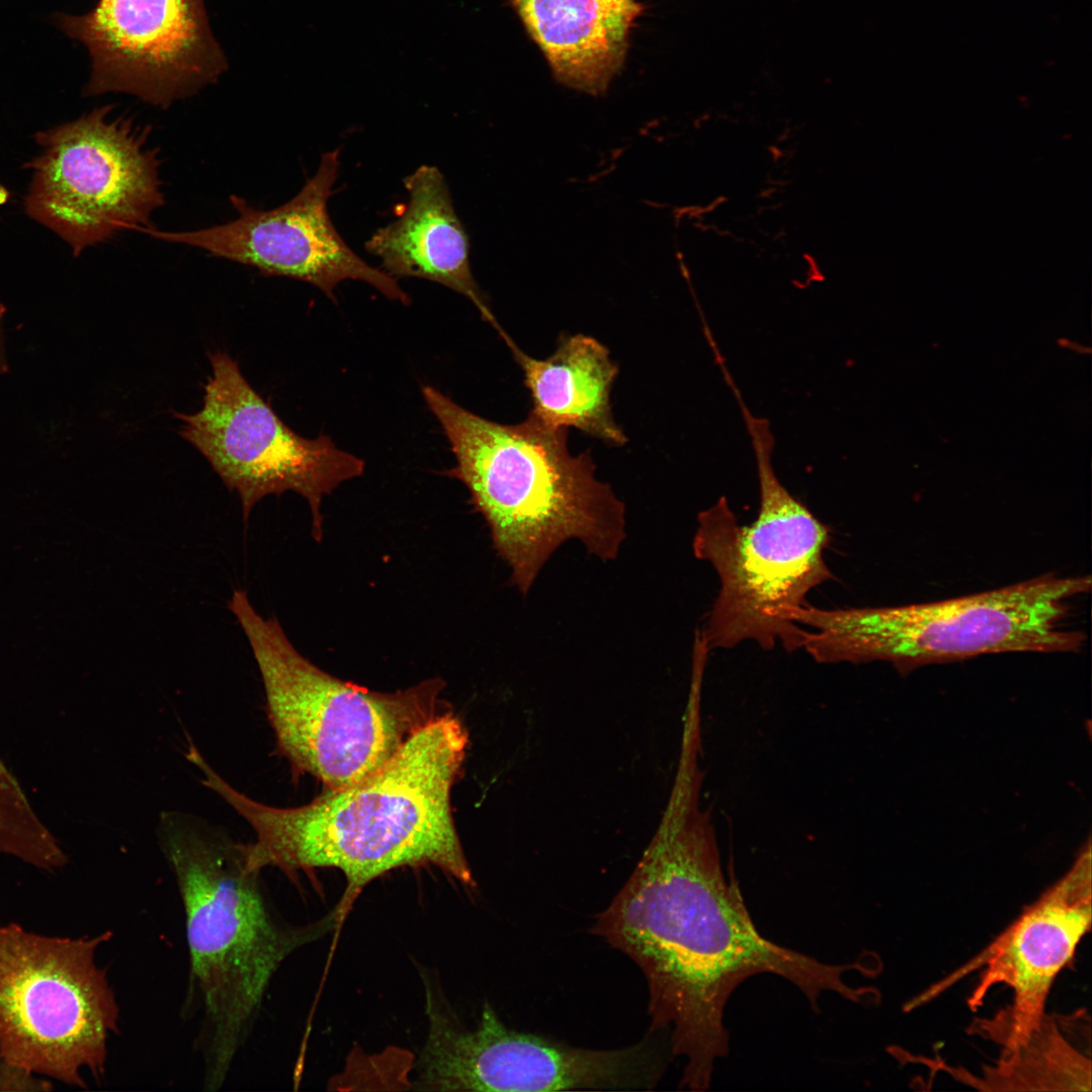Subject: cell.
Instances as JSON below:
<instances>
[{
  "mask_svg": "<svg viewBox=\"0 0 1092 1092\" xmlns=\"http://www.w3.org/2000/svg\"><path fill=\"white\" fill-rule=\"evenodd\" d=\"M702 774L677 768L658 829L590 932L629 957L648 987V1031L668 1032L685 1060L678 1088L707 1090L729 1051L723 1022L733 991L758 974L780 976L815 1011L824 992L859 1002L866 990L832 965L776 944L756 929L737 883L721 867L715 832L699 803Z\"/></svg>",
  "mask_w": 1092,
  "mask_h": 1092,
  "instance_id": "6da1fadb",
  "label": "cell"
},
{
  "mask_svg": "<svg viewBox=\"0 0 1092 1092\" xmlns=\"http://www.w3.org/2000/svg\"><path fill=\"white\" fill-rule=\"evenodd\" d=\"M468 747V733L446 711L412 734L394 755L364 780L326 791L306 805L279 808L257 802L223 780L208 762L202 785L253 829L242 843L246 867L335 868L346 888L333 914L340 922L370 882L402 867L434 866L474 887L452 813L451 793Z\"/></svg>",
  "mask_w": 1092,
  "mask_h": 1092,
  "instance_id": "7a4b0ae2",
  "label": "cell"
},
{
  "mask_svg": "<svg viewBox=\"0 0 1092 1092\" xmlns=\"http://www.w3.org/2000/svg\"><path fill=\"white\" fill-rule=\"evenodd\" d=\"M422 394L456 459L446 474L466 486L523 595L568 540L604 561L617 557L626 536L625 506L596 477L589 451L570 452L568 429L532 413L519 424L492 422L431 385Z\"/></svg>",
  "mask_w": 1092,
  "mask_h": 1092,
  "instance_id": "3957f363",
  "label": "cell"
},
{
  "mask_svg": "<svg viewBox=\"0 0 1092 1092\" xmlns=\"http://www.w3.org/2000/svg\"><path fill=\"white\" fill-rule=\"evenodd\" d=\"M162 847L181 897L189 952L187 998L201 1013L205 1090L224 1084L284 960L334 923H280L247 869L242 843L180 814L164 816Z\"/></svg>",
  "mask_w": 1092,
  "mask_h": 1092,
  "instance_id": "277c9868",
  "label": "cell"
},
{
  "mask_svg": "<svg viewBox=\"0 0 1092 1092\" xmlns=\"http://www.w3.org/2000/svg\"><path fill=\"white\" fill-rule=\"evenodd\" d=\"M731 391L754 452L759 508L746 525L725 496L698 515L693 551L712 565L720 585L700 629L710 650L753 641L764 650L779 644L794 651L804 632L793 620L795 611L833 578L825 561L831 533L779 479L768 420L751 413L738 387Z\"/></svg>",
  "mask_w": 1092,
  "mask_h": 1092,
  "instance_id": "5b68a950",
  "label": "cell"
},
{
  "mask_svg": "<svg viewBox=\"0 0 1092 1092\" xmlns=\"http://www.w3.org/2000/svg\"><path fill=\"white\" fill-rule=\"evenodd\" d=\"M1090 575L1052 573L926 604L820 609L804 606L801 648L818 663L883 660L900 672L1006 652H1076L1085 635L1066 627L1069 602L1090 592Z\"/></svg>",
  "mask_w": 1092,
  "mask_h": 1092,
  "instance_id": "8992f818",
  "label": "cell"
},
{
  "mask_svg": "<svg viewBox=\"0 0 1092 1092\" xmlns=\"http://www.w3.org/2000/svg\"><path fill=\"white\" fill-rule=\"evenodd\" d=\"M228 607L258 665L279 752L294 772L316 778L326 789L369 777L412 734L448 711L441 678L393 693L369 691L305 658L276 618L254 609L245 590H235Z\"/></svg>",
  "mask_w": 1092,
  "mask_h": 1092,
  "instance_id": "52a82bcc",
  "label": "cell"
},
{
  "mask_svg": "<svg viewBox=\"0 0 1092 1092\" xmlns=\"http://www.w3.org/2000/svg\"><path fill=\"white\" fill-rule=\"evenodd\" d=\"M111 931L52 937L0 925V1059L85 1088L105 1074L119 1007L96 951Z\"/></svg>",
  "mask_w": 1092,
  "mask_h": 1092,
  "instance_id": "ba28073f",
  "label": "cell"
},
{
  "mask_svg": "<svg viewBox=\"0 0 1092 1092\" xmlns=\"http://www.w3.org/2000/svg\"><path fill=\"white\" fill-rule=\"evenodd\" d=\"M112 110L96 108L36 136L41 152L30 163L26 210L76 255L121 231L153 228L165 203L150 129Z\"/></svg>",
  "mask_w": 1092,
  "mask_h": 1092,
  "instance_id": "9c48e42d",
  "label": "cell"
},
{
  "mask_svg": "<svg viewBox=\"0 0 1092 1092\" xmlns=\"http://www.w3.org/2000/svg\"><path fill=\"white\" fill-rule=\"evenodd\" d=\"M212 375L202 407L182 422L180 436L208 461L241 502L247 523L269 494L293 491L308 504L311 535L323 537L322 503L343 482L360 476L365 462L326 435L304 438L292 431L249 384L228 353L209 354Z\"/></svg>",
  "mask_w": 1092,
  "mask_h": 1092,
  "instance_id": "30bf717a",
  "label": "cell"
},
{
  "mask_svg": "<svg viewBox=\"0 0 1092 1092\" xmlns=\"http://www.w3.org/2000/svg\"><path fill=\"white\" fill-rule=\"evenodd\" d=\"M416 1085L438 1091L652 1090L665 1069L656 1032L614 1050L576 1048L508 1027L488 1003L472 1029L428 1001Z\"/></svg>",
  "mask_w": 1092,
  "mask_h": 1092,
  "instance_id": "8fae6325",
  "label": "cell"
},
{
  "mask_svg": "<svg viewBox=\"0 0 1092 1092\" xmlns=\"http://www.w3.org/2000/svg\"><path fill=\"white\" fill-rule=\"evenodd\" d=\"M59 26L91 57L87 95L125 93L168 108L218 81L228 62L204 0H98Z\"/></svg>",
  "mask_w": 1092,
  "mask_h": 1092,
  "instance_id": "7c38bea8",
  "label": "cell"
},
{
  "mask_svg": "<svg viewBox=\"0 0 1092 1092\" xmlns=\"http://www.w3.org/2000/svg\"><path fill=\"white\" fill-rule=\"evenodd\" d=\"M339 157V148L323 154L316 172L278 207L256 208L233 195L238 215L225 223L183 232L153 226L141 233L250 266L265 276L309 283L333 301L337 285L350 279L364 281L388 299L408 304L411 298L397 280L359 257L330 218L328 200L338 177Z\"/></svg>",
  "mask_w": 1092,
  "mask_h": 1092,
  "instance_id": "4fadbf2b",
  "label": "cell"
},
{
  "mask_svg": "<svg viewBox=\"0 0 1092 1092\" xmlns=\"http://www.w3.org/2000/svg\"><path fill=\"white\" fill-rule=\"evenodd\" d=\"M1090 848L1071 870L994 939L974 965L984 967L968 1000L979 1007L988 991L1003 984L1012 1003L993 1018L978 1020L973 1032L1003 1048L1023 1041L1042 1022L1053 984L1073 960L1091 928Z\"/></svg>",
  "mask_w": 1092,
  "mask_h": 1092,
  "instance_id": "5bb4252c",
  "label": "cell"
},
{
  "mask_svg": "<svg viewBox=\"0 0 1092 1092\" xmlns=\"http://www.w3.org/2000/svg\"><path fill=\"white\" fill-rule=\"evenodd\" d=\"M408 200L400 215L376 230L366 251L393 278L415 277L442 284L467 297L500 335V328L473 278L470 244L442 172L422 165L403 179Z\"/></svg>",
  "mask_w": 1092,
  "mask_h": 1092,
  "instance_id": "9a60e30c",
  "label": "cell"
},
{
  "mask_svg": "<svg viewBox=\"0 0 1092 1092\" xmlns=\"http://www.w3.org/2000/svg\"><path fill=\"white\" fill-rule=\"evenodd\" d=\"M562 85L598 96L622 70L637 0H509Z\"/></svg>",
  "mask_w": 1092,
  "mask_h": 1092,
  "instance_id": "2e32d148",
  "label": "cell"
},
{
  "mask_svg": "<svg viewBox=\"0 0 1092 1092\" xmlns=\"http://www.w3.org/2000/svg\"><path fill=\"white\" fill-rule=\"evenodd\" d=\"M505 342L523 371L533 402L530 413L549 426L573 427L610 445L627 442L611 405L619 368L604 344L582 334L562 335L552 355L537 359L510 337Z\"/></svg>",
  "mask_w": 1092,
  "mask_h": 1092,
  "instance_id": "e0dca14e",
  "label": "cell"
},
{
  "mask_svg": "<svg viewBox=\"0 0 1092 1092\" xmlns=\"http://www.w3.org/2000/svg\"><path fill=\"white\" fill-rule=\"evenodd\" d=\"M967 1078L964 1081L984 1090L1090 1091L1091 1061L1046 1015L1023 1041L1003 1048L981 1077Z\"/></svg>",
  "mask_w": 1092,
  "mask_h": 1092,
  "instance_id": "ac0fdd59",
  "label": "cell"
},
{
  "mask_svg": "<svg viewBox=\"0 0 1092 1092\" xmlns=\"http://www.w3.org/2000/svg\"><path fill=\"white\" fill-rule=\"evenodd\" d=\"M0 853L55 872L68 856L41 821L20 783L0 756Z\"/></svg>",
  "mask_w": 1092,
  "mask_h": 1092,
  "instance_id": "d6986e66",
  "label": "cell"
},
{
  "mask_svg": "<svg viewBox=\"0 0 1092 1092\" xmlns=\"http://www.w3.org/2000/svg\"><path fill=\"white\" fill-rule=\"evenodd\" d=\"M34 1072L0 1059V1091H50L51 1082Z\"/></svg>",
  "mask_w": 1092,
  "mask_h": 1092,
  "instance_id": "ffe728a7",
  "label": "cell"
}]
</instances>
